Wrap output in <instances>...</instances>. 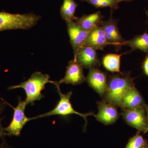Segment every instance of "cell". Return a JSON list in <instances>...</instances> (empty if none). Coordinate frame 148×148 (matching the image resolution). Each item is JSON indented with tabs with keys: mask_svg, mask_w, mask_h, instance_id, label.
<instances>
[{
	"mask_svg": "<svg viewBox=\"0 0 148 148\" xmlns=\"http://www.w3.org/2000/svg\"><path fill=\"white\" fill-rule=\"evenodd\" d=\"M135 85L133 79L128 74L118 73L111 76L108 81V88L103 101L117 107H120L125 93Z\"/></svg>",
	"mask_w": 148,
	"mask_h": 148,
	"instance_id": "cell-1",
	"label": "cell"
},
{
	"mask_svg": "<svg viewBox=\"0 0 148 148\" xmlns=\"http://www.w3.org/2000/svg\"><path fill=\"white\" fill-rule=\"evenodd\" d=\"M49 79L50 76L47 74H42L40 72H35L27 80L17 85L10 86L8 89L23 88L26 94L25 102L27 105L31 104L32 106L35 101H40L45 97L42 91L45 88L47 84H52L53 81L50 80Z\"/></svg>",
	"mask_w": 148,
	"mask_h": 148,
	"instance_id": "cell-2",
	"label": "cell"
},
{
	"mask_svg": "<svg viewBox=\"0 0 148 148\" xmlns=\"http://www.w3.org/2000/svg\"><path fill=\"white\" fill-rule=\"evenodd\" d=\"M41 16L33 13L19 14L0 12V32L6 30L31 29L36 25Z\"/></svg>",
	"mask_w": 148,
	"mask_h": 148,
	"instance_id": "cell-3",
	"label": "cell"
},
{
	"mask_svg": "<svg viewBox=\"0 0 148 148\" xmlns=\"http://www.w3.org/2000/svg\"><path fill=\"white\" fill-rule=\"evenodd\" d=\"M55 86L57 89L58 94L60 96V99L57 103V105L55 108L49 112L40 115L38 116L34 117L33 119H37L40 118L44 117L50 116H51L59 115L63 116H66L72 114H76L79 116L82 117L85 121L84 129H86V126L87 125V117L90 116H93L95 117V115L92 112L87 113L86 114L81 113L75 110L71 103L70 101V99L73 92L70 91L65 94L61 92L60 88V86L56 82L53 81L52 83Z\"/></svg>",
	"mask_w": 148,
	"mask_h": 148,
	"instance_id": "cell-4",
	"label": "cell"
},
{
	"mask_svg": "<svg viewBox=\"0 0 148 148\" xmlns=\"http://www.w3.org/2000/svg\"><path fill=\"white\" fill-rule=\"evenodd\" d=\"M6 103L13 109L14 114L10 124L7 127L4 128V130L9 136H19L24 125L28 122L33 120V118H28L25 115L24 112L27 105L25 101L21 100L20 97L18 98V104L16 108Z\"/></svg>",
	"mask_w": 148,
	"mask_h": 148,
	"instance_id": "cell-5",
	"label": "cell"
},
{
	"mask_svg": "<svg viewBox=\"0 0 148 148\" xmlns=\"http://www.w3.org/2000/svg\"><path fill=\"white\" fill-rule=\"evenodd\" d=\"M123 110L121 114L127 124L144 134L147 133V122L145 107Z\"/></svg>",
	"mask_w": 148,
	"mask_h": 148,
	"instance_id": "cell-6",
	"label": "cell"
},
{
	"mask_svg": "<svg viewBox=\"0 0 148 148\" xmlns=\"http://www.w3.org/2000/svg\"><path fill=\"white\" fill-rule=\"evenodd\" d=\"M101 27L106 34V38L109 43L113 45L116 51H118L123 46L125 45L126 40L124 39L120 33L117 21L111 15L108 20L101 21Z\"/></svg>",
	"mask_w": 148,
	"mask_h": 148,
	"instance_id": "cell-7",
	"label": "cell"
},
{
	"mask_svg": "<svg viewBox=\"0 0 148 148\" xmlns=\"http://www.w3.org/2000/svg\"><path fill=\"white\" fill-rule=\"evenodd\" d=\"M70 42L75 56L80 48L84 45L90 31L82 29L74 21H66Z\"/></svg>",
	"mask_w": 148,
	"mask_h": 148,
	"instance_id": "cell-8",
	"label": "cell"
},
{
	"mask_svg": "<svg viewBox=\"0 0 148 148\" xmlns=\"http://www.w3.org/2000/svg\"><path fill=\"white\" fill-rule=\"evenodd\" d=\"M83 68L75 60L73 59L69 62V65L66 67L65 77L56 82L59 85L62 83L73 85L82 84L86 81Z\"/></svg>",
	"mask_w": 148,
	"mask_h": 148,
	"instance_id": "cell-9",
	"label": "cell"
},
{
	"mask_svg": "<svg viewBox=\"0 0 148 148\" xmlns=\"http://www.w3.org/2000/svg\"><path fill=\"white\" fill-rule=\"evenodd\" d=\"M86 81L101 97H104L108 88V78L106 73L96 68H91L89 69Z\"/></svg>",
	"mask_w": 148,
	"mask_h": 148,
	"instance_id": "cell-10",
	"label": "cell"
},
{
	"mask_svg": "<svg viewBox=\"0 0 148 148\" xmlns=\"http://www.w3.org/2000/svg\"><path fill=\"white\" fill-rule=\"evenodd\" d=\"M98 112L95 117L98 121L106 125L113 124L118 119L120 114L117 106L103 101L97 103Z\"/></svg>",
	"mask_w": 148,
	"mask_h": 148,
	"instance_id": "cell-11",
	"label": "cell"
},
{
	"mask_svg": "<svg viewBox=\"0 0 148 148\" xmlns=\"http://www.w3.org/2000/svg\"><path fill=\"white\" fill-rule=\"evenodd\" d=\"M74 59L86 69L95 68L101 65L96 50L90 47L84 46L80 48Z\"/></svg>",
	"mask_w": 148,
	"mask_h": 148,
	"instance_id": "cell-12",
	"label": "cell"
},
{
	"mask_svg": "<svg viewBox=\"0 0 148 148\" xmlns=\"http://www.w3.org/2000/svg\"><path fill=\"white\" fill-rule=\"evenodd\" d=\"M109 45L110 44L107 39L104 30L101 26L98 25L89 32L84 46L90 47L95 50H103Z\"/></svg>",
	"mask_w": 148,
	"mask_h": 148,
	"instance_id": "cell-13",
	"label": "cell"
},
{
	"mask_svg": "<svg viewBox=\"0 0 148 148\" xmlns=\"http://www.w3.org/2000/svg\"><path fill=\"white\" fill-rule=\"evenodd\" d=\"M146 103L141 93L135 85L127 90L122 101L120 107L123 110L144 107Z\"/></svg>",
	"mask_w": 148,
	"mask_h": 148,
	"instance_id": "cell-14",
	"label": "cell"
},
{
	"mask_svg": "<svg viewBox=\"0 0 148 148\" xmlns=\"http://www.w3.org/2000/svg\"><path fill=\"white\" fill-rule=\"evenodd\" d=\"M102 17L101 12L98 11L88 15H83L80 17H77L75 22L82 29L90 31L94 27L99 25Z\"/></svg>",
	"mask_w": 148,
	"mask_h": 148,
	"instance_id": "cell-15",
	"label": "cell"
},
{
	"mask_svg": "<svg viewBox=\"0 0 148 148\" xmlns=\"http://www.w3.org/2000/svg\"><path fill=\"white\" fill-rule=\"evenodd\" d=\"M125 53L120 54L109 53L105 55L102 60V63L104 68L109 71L113 73H122L120 70L121 57Z\"/></svg>",
	"mask_w": 148,
	"mask_h": 148,
	"instance_id": "cell-16",
	"label": "cell"
},
{
	"mask_svg": "<svg viewBox=\"0 0 148 148\" xmlns=\"http://www.w3.org/2000/svg\"><path fill=\"white\" fill-rule=\"evenodd\" d=\"M125 45L129 46L132 51L137 49L148 53V34L147 32L137 35L132 39L126 40Z\"/></svg>",
	"mask_w": 148,
	"mask_h": 148,
	"instance_id": "cell-17",
	"label": "cell"
},
{
	"mask_svg": "<svg viewBox=\"0 0 148 148\" xmlns=\"http://www.w3.org/2000/svg\"><path fill=\"white\" fill-rule=\"evenodd\" d=\"M78 4L74 0H64L60 10V14L64 20L75 21L77 17L75 16L76 9Z\"/></svg>",
	"mask_w": 148,
	"mask_h": 148,
	"instance_id": "cell-18",
	"label": "cell"
},
{
	"mask_svg": "<svg viewBox=\"0 0 148 148\" xmlns=\"http://www.w3.org/2000/svg\"><path fill=\"white\" fill-rule=\"evenodd\" d=\"M87 2L94 6L96 8L110 7L111 10H115L119 8V4L121 0H81Z\"/></svg>",
	"mask_w": 148,
	"mask_h": 148,
	"instance_id": "cell-19",
	"label": "cell"
},
{
	"mask_svg": "<svg viewBox=\"0 0 148 148\" xmlns=\"http://www.w3.org/2000/svg\"><path fill=\"white\" fill-rule=\"evenodd\" d=\"M138 131L137 134L129 139L125 148H144L148 143Z\"/></svg>",
	"mask_w": 148,
	"mask_h": 148,
	"instance_id": "cell-20",
	"label": "cell"
},
{
	"mask_svg": "<svg viewBox=\"0 0 148 148\" xmlns=\"http://www.w3.org/2000/svg\"><path fill=\"white\" fill-rule=\"evenodd\" d=\"M7 104L6 102L3 99H2L1 101H0V138L2 139L7 135L6 133L4 130V128H3L1 125V121L3 120L1 115L7 106Z\"/></svg>",
	"mask_w": 148,
	"mask_h": 148,
	"instance_id": "cell-21",
	"label": "cell"
},
{
	"mask_svg": "<svg viewBox=\"0 0 148 148\" xmlns=\"http://www.w3.org/2000/svg\"><path fill=\"white\" fill-rule=\"evenodd\" d=\"M142 68L144 73L148 76V55H147L145 58L143 63Z\"/></svg>",
	"mask_w": 148,
	"mask_h": 148,
	"instance_id": "cell-22",
	"label": "cell"
},
{
	"mask_svg": "<svg viewBox=\"0 0 148 148\" xmlns=\"http://www.w3.org/2000/svg\"><path fill=\"white\" fill-rule=\"evenodd\" d=\"M145 110L146 115H147V132H148V105L145 104Z\"/></svg>",
	"mask_w": 148,
	"mask_h": 148,
	"instance_id": "cell-23",
	"label": "cell"
},
{
	"mask_svg": "<svg viewBox=\"0 0 148 148\" xmlns=\"http://www.w3.org/2000/svg\"><path fill=\"white\" fill-rule=\"evenodd\" d=\"M133 0H121V1H125V2H130Z\"/></svg>",
	"mask_w": 148,
	"mask_h": 148,
	"instance_id": "cell-24",
	"label": "cell"
},
{
	"mask_svg": "<svg viewBox=\"0 0 148 148\" xmlns=\"http://www.w3.org/2000/svg\"><path fill=\"white\" fill-rule=\"evenodd\" d=\"M0 148H4V145L3 143L0 145Z\"/></svg>",
	"mask_w": 148,
	"mask_h": 148,
	"instance_id": "cell-25",
	"label": "cell"
},
{
	"mask_svg": "<svg viewBox=\"0 0 148 148\" xmlns=\"http://www.w3.org/2000/svg\"><path fill=\"white\" fill-rule=\"evenodd\" d=\"M144 148H148V144L146 146V147H144Z\"/></svg>",
	"mask_w": 148,
	"mask_h": 148,
	"instance_id": "cell-26",
	"label": "cell"
}]
</instances>
